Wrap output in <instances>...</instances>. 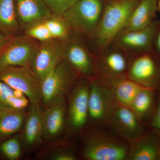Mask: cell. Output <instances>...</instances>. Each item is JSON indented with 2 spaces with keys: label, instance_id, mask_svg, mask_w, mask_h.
I'll use <instances>...</instances> for the list:
<instances>
[{
  "label": "cell",
  "instance_id": "cell-16",
  "mask_svg": "<svg viewBox=\"0 0 160 160\" xmlns=\"http://www.w3.org/2000/svg\"><path fill=\"white\" fill-rule=\"evenodd\" d=\"M160 148V139L157 135L144 133L129 143L126 160H158Z\"/></svg>",
  "mask_w": 160,
  "mask_h": 160
},
{
  "label": "cell",
  "instance_id": "cell-9",
  "mask_svg": "<svg viewBox=\"0 0 160 160\" xmlns=\"http://www.w3.org/2000/svg\"><path fill=\"white\" fill-rule=\"evenodd\" d=\"M120 138L130 143L144 134L142 122L129 107L114 103L106 123Z\"/></svg>",
  "mask_w": 160,
  "mask_h": 160
},
{
  "label": "cell",
  "instance_id": "cell-12",
  "mask_svg": "<svg viewBox=\"0 0 160 160\" xmlns=\"http://www.w3.org/2000/svg\"><path fill=\"white\" fill-rule=\"evenodd\" d=\"M159 21L155 20L149 26L135 30H123L111 46L119 48L129 56L152 51V44Z\"/></svg>",
  "mask_w": 160,
  "mask_h": 160
},
{
  "label": "cell",
  "instance_id": "cell-35",
  "mask_svg": "<svg viewBox=\"0 0 160 160\" xmlns=\"http://www.w3.org/2000/svg\"><path fill=\"white\" fill-rule=\"evenodd\" d=\"M133 1H138V0H133Z\"/></svg>",
  "mask_w": 160,
  "mask_h": 160
},
{
  "label": "cell",
  "instance_id": "cell-3",
  "mask_svg": "<svg viewBox=\"0 0 160 160\" xmlns=\"http://www.w3.org/2000/svg\"><path fill=\"white\" fill-rule=\"evenodd\" d=\"M129 143L121 138L97 132L86 139L82 151L88 160H124L127 159Z\"/></svg>",
  "mask_w": 160,
  "mask_h": 160
},
{
  "label": "cell",
  "instance_id": "cell-23",
  "mask_svg": "<svg viewBox=\"0 0 160 160\" xmlns=\"http://www.w3.org/2000/svg\"><path fill=\"white\" fill-rule=\"evenodd\" d=\"M26 114L24 110L0 112V139L17 132L22 128Z\"/></svg>",
  "mask_w": 160,
  "mask_h": 160
},
{
  "label": "cell",
  "instance_id": "cell-2",
  "mask_svg": "<svg viewBox=\"0 0 160 160\" xmlns=\"http://www.w3.org/2000/svg\"><path fill=\"white\" fill-rule=\"evenodd\" d=\"M104 6L102 0H77L61 16L76 34L93 39Z\"/></svg>",
  "mask_w": 160,
  "mask_h": 160
},
{
  "label": "cell",
  "instance_id": "cell-31",
  "mask_svg": "<svg viewBox=\"0 0 160 160\" xmlns=\"http://www.w3.org/2000/svg\"><path fill=\"white\" fill-rule=\"evenodd\" d=\"M52 159L54 160H75L76 157L73 153L69 151H61L52 156Z\"/></svg>",
  "mask_w": 160,
  "mask_h": 160
},
{
  "label": "cell",
  "instance_id": "cell-26",
  "mask_svg": "<svg viewBox=\"0 0 160 160\" xmlns=\"http://www.w3.org/2000/svg\"><path fill=\"white\" fill-rule=\"evenodd\" d=\"M26 35L39 42L53 39L44 21L26 29Z\"/></svg>",
  "mask_w": 160,
  "mask_h": 160
},
{
  "label": "cell",
  "instance_id": "cell-19",
  "mask_svg": "<svg viewBox=\"0 0 160 160\" xmlns=\"http://www.w3.org/2000/svg\"><path fill=\"white\" fill-rule=\"evenodd\" d=\"M42 113L40 105L31 104L23 132L24 140L29 146L38 144L44 137Z\"/></svg>",
  "mask_w": 160,
  "mask_h": 160
},
{
  "label": "cell",
  "instance_id": "cell-1",
  "mask_svg": "<svg viewBox=\"0 0 160 160\" xmlns=\"http://www.w3.org/2000/svg\"><path fill=\"white\" fill-rule=\"evenodd\" d=\"M138 1L108 0L94 38L98 52L111 46L118 35L125 29L132 11Z\"/></svg>",
  "mask_w": 160,
  "mask_h": 160
},
{
  "label": "cell",
  "instance_id": "cell-13",
  "mask_svg": "<svg viewBox=\"0 0 160 160\" xmlns=\"http://www.w3.org/2000/svg\"><path fill=\"white\" fill-rule=\"evenodd\" d=\"M68 40L53 39L39 43L31 67L41 82L64 59Z\"/></svg>",
  "mask_w": 160,
  "mask_h": 160
},
{
  "label": "cell",
  "instance_id": "cell-28",
  "mask_svg": "<svg viewBox=\"0 0 160 160\" xmlns=\"http://www.w3.org/2000/svg\"><path fill=\"white\" fill-rule=\"evenodd\" d=\"M54 15L61 16L77 0H42Z\"/></svg>",
  "mask_w": 160,
  "mask_h": 160
},
{
  "label": "cell",
  "instance_id": "cell-11",
  "mask_svg": "<svg viewBox=\"0 0 160 160\" xmlns=\"http://www.w3.org/2000/svg\"><path fill=\"white\" fill-rule=\"evenodd\" d=\"M114 103L110 85L97 78L89 81L88 114L92 123L106 124Z\"/></svg>",
  "mask_w": 160,
  "mask_h": 160
},
{
  "label": "cell",
  "instance_id": "cell-14",
  "mask_svg": "<svg viewBox=\"0 0 160 160\" xmlns=\"http://www.w3.org/2000/svg\"><path fill=\"white\" fill-rule=\"evenodd\" d=\"M89 81L82 80L72 90L69 108V120L73 130H79L86 125L88 118Z\"/></svg>",
  "mask_w": 160,
  "mask_h": 160
},
{
  "label": "cell",
  "instance_id": "cell-4",
  "mask_svg": "<svg viewBox=\"0 0 160 160\" xmlns=\"http://www.w3.org/2000/svg\"><path fill=\"white\" fill-rule=\"evenodd\" d=\"M69 64L63 59L41 82L42 102L48 107L65 98L77 75Z\"/></svg>",
  "mask_w": 160,
  "mask_h": 160
},
{
  "label": "cell",
  "instance_id": "cell-22",
  "mask_svg": "<svg viewBox=\"0 0 160 160\" xmlns=\"http://www.w3.org/2000/svg\"><path fill=\"white\" fill-rule=\"evenodd\" d=\"M155 90L152 88H144L138 93L129 107L142 122L152 113Z\"/></svg>",
  "mask_w": 160,
  "mask_h": 160
},
{
  "label": "cell",
  "instance_id": "cell-17",
  "mask_svg": "<svg viewBox=\"0 0 160 160\" xmlns=\"http://www.w3.org/2000/svg\"><path fill=\"white\" fill-rule=\"evenodd\" d=\"M65 112V98L47 107L42 113L44 137L52 138L61 132L64 126Z\"/></svg>",
  "mask_w": 160,
  "mask_h": 160
},
{
  "label": "cell",
  "instance_id": "cell-30",
  "mask_svg": "<svg viewBox=\"0 0 160 160\" xmlns=\"http://www.w3.org/2000/svg\"><path fill=\"white\" fill-rule=\"evenodd\" d=\"M152 51L160 59V21L153 39Z\"/></svg>",
  "mask_w": 160,
  "mask_h": 160
},
{
  "label": "cell",
  "instance_id": "cell-5",
  "mask_svg": "<svg viewBox=\"0 0 160 160\" xmlns=\"http://www.w3.org/2000/svg\"><path fill=\"white\" fill-rule=\"evenodd\" d=\"M0 80L22 92L31 104L42 102L41 82L31 66H12L0 71Z\"/></svg>",
  "mask_w": 160,
  "mask_h": 160
},
{
  "label": "cell",
  "instance_id": "cell-24",
  "mask_svg": "<svg viewBox=\"0 0 160 160\" xmlns=\"http://www.w3.org/2000/svg\"><path fill=\"white\" fill-rule=\"evenodd\" d=\"M14 89L0 80V112L23 110L29 102L27 97L18 98L14 94Z\"/></svg>",
  "mask_w": 160,
  "mask_h": 160
},
{
  "label": "cell",
  "instance_id": "cell-6",
  "mask_svg": "<svg viewBox=\"0 0 160 160\" xmlns=\"http://www.w3.org/2000/svg\"><path fill=\"white\" fill-rule=\"evenodd\" d=\"M130 56L125 51L112 46L97 55V77L111 85L127 78Z\"/></svg>",
  "mask_w": 160,
  "mask_h": 160
},
{
  "label": "cell",
  "instance_id": "cell-36",
  "mask_svg": "<svg viewBox=\"0 0 160 160\" xmlns=\"http://www.w3.org/2000/svg\"></svg>",
  "mask_w": 160,
  "mask_h": 160
},
{
  "label": "cell",
  "instance_id": "cell-7",
  "mask_svg": "<svg viewBox=\"0 0 160 160\" xmlns=\"http://www.w3.org/2000/svg\"><path fill=\"white\" fill-rule=\"evenodd\" d=\"M127 78L147 88L160 85V59L152 51L130 56Z\"/></svg>",
  "mask_w": 160,
  "mask_h": 160
},
{
  "label": "cell",
  "instance_id": "cell-32",
  "mask_svg": "<svg viewBox=\"0 0 160 160\" xmlns=\"http://www.w3.org/2000/svg\"><path fill=\"white\" fill-rule=\"evenodd\" d=\"M12 37H13L0 32V52L2 51V49L8 44Z\"/></svg>",
  "mask_w": 160,
  "mask_h": 160
},
{
  "label": "cell",
  "instance_id": "cell-8",
  "mask_svg": "<svg viewBox=\"0 0 160 160\" xmlns=\"http://www.w3.org/2000/svg\"><path fill=\"white\" fill-rule=\"evenodd\" d=\"M39 42L27 36H14L0 52V71L12 66H31Z\"/></svg>",
  "mask_w": 160,
  "mask_h": 160
},
{
  "label": "cell",
  "instance_id": "cell-21",
  "mask_svg": "<svg viewBox=\"0 0 160 160\" xmlns=\"http://www.w3.org/2000/svg\"><path fill=\"white\" fill-rule=\"evenodd\" d=\"M19 28L15 0H0V32L14 37Z\"/></svg>",
  "mask_w": 160,
  "mask_h": 160
},
{
  "label": "cell",
  "instance_id": "cell-27",
  "mask_svg": "<svg viewBox=\"0 0 160 160\" xmlns=\"http://www.w3.org/2000/svg\"><path fill=\"white\" fill-rule=\"evenodd\" d=\"M1 151L7 158L17 160L21 154V148L18 140L11 138L3 142L1 146Z\"/></svg>",
  "mask_w": 160,
  "mask_h": 160
},
{
  "label": "cell",
  "instance_id": "cell-33",
  "mask_svg": "<svg viewBox=\"0 0 160 160\" xmlns=\"http://www.w3.org/2000/svg\"><path fill=\"white\" fill-rule=\"evenodd\" d=\"M158 9L160 11V0L158 1Z\"/></svg>",
  "mask_w": 160,
  "mask_h": 160
},
{
  "label": "cell",
  "instance_id": "cell-10",
  "mask_svg": "<svg viewBox=\"0 0 160 160\" xmlns=\"http://www.w3.org/2000/svg\"><path fill=\"white\" fill-rule=\"evenodd\" d=\"M64 59L77 74L89 81L97 77V56L90 52L78 35L67 41Z\"/></svg>",
  "mask_w": 160,
  "mask_h": 160
},
{
  "label": "cell",
  "instance_id": "cell-20",
  "mask_svg": "<svg viewBox=\"0 0 160 160\" xmlns=\"http://www.w3.org/2000/svg\"><path fill=\"white\" fill-rule=\"evenodd\" d=\"M110 86L114 102L129 108L138 93L144 88H147L128 78L118 80Z\"/></svg>",
  "mask_w": 160,
  "mask_h": 160
},
{
  "label": "cell",
  "instance_id": "cell-34",
  "mask_svg": "<svg viewBox=\"0 0 160 160\" xmlns=\"http://www.w3.org/2000/svg\"><path fill=\"white\" fill-rule=\"evenodd\" d=\"M158 160H160V150H159V152Z\"/></svg>",
  "mask_w": 160,
  "mask_h": 160
},
{
  "label": "cell",
  "instance_id": "cell-25",
  "mask_svg": "<svg viewBox=\"0 0 160 160\" xmlns=\"http://www.w3.org/2000/svg\"><path fill=\"white\" fill-rule=\"evenodd\" d=\"M53 39L68 40L72 36L73 32L69 24L62 16H52L44 21Z\"/></svg>",
  "mask_w": 160,
  "mask_h": 160
},
{
  "label": "cell",
  "instance_id": "cell-18",
  "mask_svg": "<svg viewBox=\"0 0 160 160\" xmlns=\"http://www.w3.org/2000/svg\"><path fill=\"white\" fill-rule=\"evenodd\" d=\"M158 4V0H139L123 30L142 29L151 24L155 20Z\"/></svg>",
  "mask_w": 160,
  "mask_h": 160
},
{
  "label": "cell",
  "instance_id": "cell-15",
  "mask_svg": "<svg viewBox=\"0 0 160 160\" xmlns=\"http://www.w3.org/2000/svg\"><path fill=\"white\" fill-rule=\"evenodd\" d=\"M20 27L26 29L49 18L52 13L42 0H15Z\"/></svg>",
  "mask_w": 160,
  "mask_h": 160
},
{
  "label": "cell",
  "instance_id": "cell-29",
  "mask_svg": "<svg viewBox=\"0 0 160 160\" xmlns=\"http://www.w3.org/2000/svg\"><path fill=\"white\" fill-rule=\"evenodd\" d=\"M157 102L155 109L152 113L150 125L152 132L157 135L160 139V92Z\"/></svg>",
  "mask_w": 160,
  "mask_h": 160
}]
</instances>
